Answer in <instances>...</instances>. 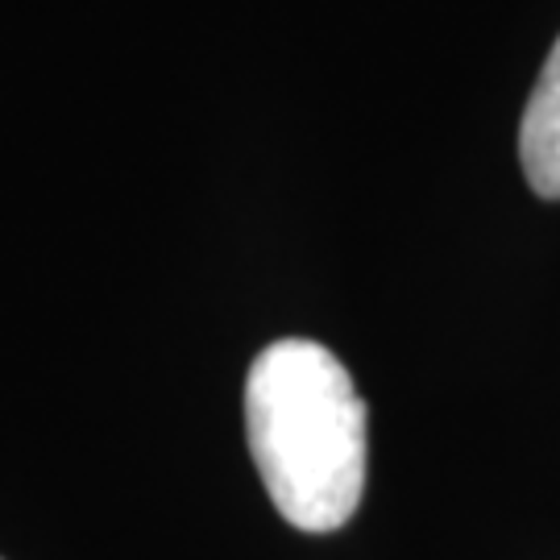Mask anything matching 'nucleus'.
<instances>
[{
    "label": "nucleus",
    "mask_w": 560,
    "mask_h": 560,
    "mask_svg": "<svg viewBox=\"0 0 560 560\" xmlns=\"http://www.w3.org/2000/svg\"><path fill=\"white\" fill-rule=\"evenodd\" d=\"M245 436L279 515L324 536L353 520L365 490V402L332 349L287 337L245 378Z\"/></svg>",
    "instance_id": "f257e3e1"
},
{
    "label": "nucleus",
    "mask_w": 560,
    "mask_h": 560,
    "mask_svg": "<svg viewBox=\"0 0 560 560\" xmlns=\"http://www.w3.org/2000/svg\"><path fill=\"white\" fill-rule=\"evenodd\" d=\"M520 159L532 191L544 200H560V38L523 113Z\"/></svg>",
    "instance_id": "f03ea898"
}]
</instances>
